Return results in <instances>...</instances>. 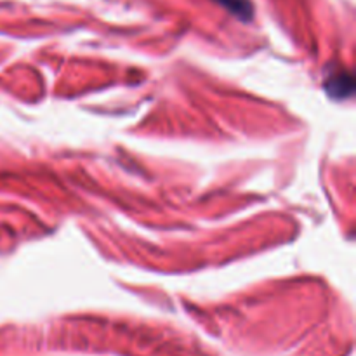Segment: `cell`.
<instances>
[{"label":"cell","mask_w":356,"mask_h":356,"mask_svg":"<svg viewBox=\"0 0 356 356\" xmlns=\"http://www.w3.org/2000/svg\"><path fill=\"white\" fill-rule=\"evenodd\" d=\"M323 87L334 99H346L355 92V79L346 68H337L336 72H330L325 76Z\"/></svg>","instance_id":"obj_1"},{"label":"cell","mask_w":356,"mask_h":356,"mask_svg":"<svg viewBox=\"0 0 356 356\" xmlns=\"http://www.w3.org/2000/svg\"><path fill=\"white\" fill-rule=\"evenodd\" d=\"M214 2H218L219 6L225 7L226 10H229V13H232L233 16L238 17V19H252L254 7L252 3H250V0H214Z\"/></svg>","instance_id":"obj_2"}]
</instances>
